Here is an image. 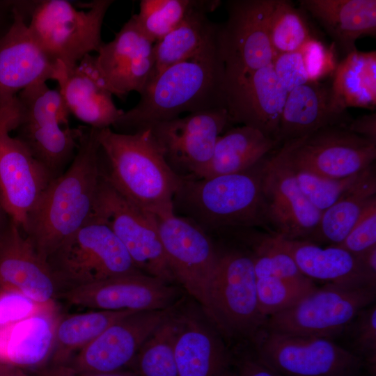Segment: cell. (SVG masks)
<instances>
[{
    "label": "cell",
    "mask_w": 376,
    "mask_h": 376,
    "mask_svg": "<svg viewBox=\"0 0 376 376\" xmlns=\"http://www.w3.org/2000/svg\"><path fill=\"white\" fill-rule=\"evenodd\" d=\"M223 376H236V375L228 370Z\"/></svg>",
    "instance_id": "11a10c76"
},
{
    "label": "cell",
    "mask_w": 376,
    "mask_h": 376,
    "mask_svg": "<svg viewBox=\"0 0 376 376\" xmlns=\"http://www.w3.org/2000/svg\"><path fill=\"white\" fill-rule=\"evenodd\" d=\"M268 31L276 55L299 51L306 42L314 38L301 11L286 0H274Z\"/></svg>",
    "instance_id": "d590c367"
},
{
    "label": "cell",
    "mask_w": 376,
    "mask_h": 376,
    "mask_svg": "<svg viewBox=\"0 0 376 376\" xmlns=\"http://www.w3.org/2000/svg\"><path fill=\"white\" fill-rule=\"evenodd\" d=\"M278 145L275 139L253 127L241 125L230 128L219 136L211 159L199 178L247 170Z\"/></svg>",
    "instance_id": "1f68e13d"
},
{
    "label": "cell",
    "mask_w": 376,
    "mask_h": 376,
    "mask_svg": "<svg viewBox=\"0 0 376 376\" xmlns=\"http://www.w3.org/2000/svg\"><path fill=\"white\" fill-rule=\"evenodd\" d=\"M11 130L0 132V201L10 220L23 231L28 217L53 179Z\"/></svg>",
    "instance_id": "44dd1931"
},
{
    "label": "cell",
    "mask_w": 376,
    "mask_h": 376,
    "mask_svg": "<svg viewBox=\"0 0 376 376\" xmlns=\"http://www.w3.org/2000/svg\"><path fill=\"white\" fill-rule=\"evenodd\" d=\"M56 308L0 329V361L13 367L40 366L51 356L57 324Z\"/></svg>",
    "instance_id": "f1b7e54d"
},
{
    "label": "cell",
    "mask_w": 376,
    "mask_h": 376,
    "mask_svg": "<svg viewBox=\"0 0 376 376\" xmlns=\"http://www.w3.org/2000/svg\"><path fill=\"white\" fill-rule=\"evenodd\" d=\"M206 315L221 331L252 338L264 327L251 253L219 251L208 294Z\"/></svg>",
    "instance_id": "9c48e42d"
},
{
    "label": "cell",
    "mask_w": 376,
    "mask_h": 376,
    "mask_svg": "<svg viewBox=\"0 0 376 376\" xmlns=\"http://www.w3.org/2000/svg\"><path fill=\"white\" fill-rule=\"evenodd\" d=\"M133 312L96 310L60 318L49 358L52 368L65 365L110 325Z\"/></svg>",
    "instance_id": "836d02e7"
},
{
    "label": "cell",
    "mask_w": 376,
    "mask_h": 376,
    "mask_svg": "<svg viewBox=\"0 0 376 376\" xmlns=\"http://www.w3.org/2000/svg\"><path fill=\"white\" fill-rule=\"evenodd\" d=\"M11 220L0 201V239L10 225Z\"/></svg>",
    "instance_id": "816d5d0a"
},
{
    "label": "cell",
    "mask_w": 376,
    "mask_h": 376,
    "mask_svg": "<svg viewBox=\"0 0 376 376\" xmlns=\"http://www.w3.org/2000/svg\"><path fill=\"white\" fill-rule=\"evenodd\" d=\"M364 272L373 286L376 283V246L357 256Z\"/></svg>",
    "instance_id": "c3c4849f"
},
{
    "label": "cell",
    "mask_w": 376,
    "mask_h": 376,
    "mask_svg": "<svg viewBox=\"0 0 376 376\" xmlns=\"http://www.w3.org/2000/svg\"><path fill=\"white\" fill-rule=\"evenodd\" d=\"M262 191L267 225L288 240H305L322 212L301 192L279 148L262 162Z\"/></svg>",
    "instance_id": "d6986e66"
},
{
    "label": "cell",
    "mask_w": 376,
    "mask_h": 376,
    "mask_svg": "<svg viewBox=\"0 0 376 376\" xmlns=\"http://www.w3.org/2000/svg\"><path fill=\"white\" fill-rule=\"evenodd\" d=\"M275 236L299 271L311 280L375 288L368 281L358 257L345 249L336 245L322 247L308 240H288L276 234Z\"/></svg>",
    "instance_id": "4316f807"
},
{
    "label": "cell",
    "mask_w": 376,
    "mask_h": 376,
    "mask_svg": "<svg viewBox=\"0 0 376 376\" xmlns=\"http://www.w3.org/2000/svg\"><path fill=\"white\" fill-rule=\"evenodd\" d=\"M113 0H95L81 10L65 0H40L30 13L28 26L33 38L54 63L66 68L97 52L105 15Z\"/></svg>",
    "instance_id": "52a82bcc"
},
{
    "label": "cell",
    "mask_w": 376,
    "mask_h": 376,
    "mask_svg": "<svg viewBox=\"0 0 376 376\" xmlns=\"http://www.w3.org/2000/svg\"><path fill=\"white\" fill-rule=\"evenodd\" d=\"M0 376H19L15 367L0 361Z\"/></svg>",
    "instance_id": "f5cc1de1"
},
{
    "label": "cell",
    "mask_w": 376,
    "mask_h": 376,
    "mask_svg": "<svg viewBox=\"0 0 376 376\" xmlns=\"http://www.w3.org/2000/svg\"><path fill=\"white\" fill-rule=\"evenodd\" d=\"M0 288L42 304L55 302L58 290L45 260L12 221L0 239Z\"/></svg>",
    "instance_id": "603a6c76"
},
{
    "label": "cell",
    "mask_w": 376,
    "mask_h": 376,
    "mask_svg": "<svg viewBox=\"0 0 376 376\" xmlns=\"http://www.w3.org/2000/svg\"><path fill=\"white\" fill-rule=\"evenodd\" d=\"M173 311V307L133 312L110 325L63 366L84 373L122 371L131 366L145 340Z\"/></svg>",
    "instance_id": "e0dca14e"
},
{
    "label": "cell",
    "mask_w": 376,
    "mask_h": 376,
    "mask_svg": "<svg viewBox=\"0 0 376 376\" xmlns=\"http://www.w3.org/2000/svg\"><path fill=\"white\" fill-rule=\"evenodd\" d=\"M93 218L107 224L143 274L176 283L159 237L155 216L136 206L102 173Z\"/></svg>",
    "instance_id": "8fae6325"
},
{
    "label": "cell",
    "mask_w": 376,
    "mask_h": 376,
    "mask_svg": "<svg viewBox=\"0 0 376 376\" xmlns=\"http://www.w3.org/2000/svg\"><path fill=\"white\" fill-rule=\"evenodd\" d=\"M256 355L283 376H355L363 361L329 338L260 330L252 338Z\"/></svg>",
    "instance_id": "30bf717a"
},
{
    "label": "cell",
    "mask_w": 376,
    "mask_h": 376,
    "mask_svg": "<svg viewBox=\"0 0 376 376\" xmlns=\"http://www.w3.org/2000/svg\"><path fill=\"white\" fill-rule=\"evenodd\" d=\"M272 65L279 81L288 93L310 81L300 51L279 54Z\"/></svg>",
    "instance_id": "f6af8a7d"
},
{
    "label": "cell",
    "mask_w": 376,
    "mask_h": 376,
    "mask_svg": "<svg viewBox=\"0 0 376 376\" xmlns=\"http://www.w3.org/2000/svg\"><path fill=\"white\" fill-rule=\"evenodd\" d=\"M35 1H13V20L0 36V107L16 102L17 94L39 83L56 81L60 65L38 45L28 26Z\"/></svg>",
    "instance_id": "2e32d148"
},
{
    "label": "cell",
    "mask_w": 376,
    "mask_h": 376,
    "mask_svg": "<svg viewBox=\"0 0 376 376\" xmlns=\"http://www.w3.org/2000/svg\"><path fill=\"white\" fill-rule=\"evenodd\" d=\"M13 6V1H0V19L1 16L6 13L10 11ZM3 33H0V36Z\"/></svg>",
    "instance_id": "db71d44e"
},
{
    "label": "cell",
    "mask_w": 376,
    "mask_h": 376,
    "mask_svg": "<svg viewBox=\"0 0 376 376\" xmlns=\"http://www.w3.org/2000/svg\"><path fill=\"white\" fill-rule=\"evenodd\" d=\"M56 81L70 114L87 126L111 127L124 113L115 105L97 68L95 56L88 54L70 68L61 64Z\"/></svg>",
    "instance_id": "cb8c5ba5"
},
{
    "label": "cell",
    "mask_w": 376,
    "mask_h": 376,
    "mask_svg": "<svg viewBox=\"0 0 376 376\" xmlns=\"http://www.w3.org/2000/svg\"><path fill=\"white\" fill-rule=\"evenodd\" d=\"M299 4L345 56L357 50L359 38L376 36L375 0H301Z\"/></svg>",
    "instance_id": "83f0119b"
},
{
    "label": "cell",
    "mask_w": 376,
    "mask_h": 376,
    "mask_svg": "<svg viewBox=\"0 0 376 376\" xmlns=\"http://www.w3.org/2000/svg\"><path fill=\"white\" fill-rule=\"evenodd\" d=\"M373 165L361 171L336 202L322 212L318 225L305 240L329 246L343 242L366 207L376 199Z\"/></svg>",
    "instance_id": "4dcf8cb0"
},
{
    "label": "cell",
    "mask_w": 376,
    "mask_h": 376,
    "mask_svg": "<svg viewBox=\"0 0 376 376\" xmlns=\"http://www.w3.org/2000/svg\"><path fill=\"white\" fill-rule=\"evenodd\" d=\"M280 149L290 166L336 179L357 175L376 159V142L344 126L320 129L282 143Z\"/></svg>",
    "instance_id": "4fadbf2b"
},
{
    "label": "cell",
    "mask_w": 376,
    "mask_h": 376,
    "mask_svg": "<svg viewBox=\"0 0 376 376\" xmlns=\"http://www.w3.org/2000/svg\"><path fill=\"white\" fill-rule=\"evenodd\" d=\"M16 100L15 137L53 179L59 176L72 161L81 133L80 127H69L70 113L60 91L39 83L19 92Z\"/></svg>",
    "instance_id": "5b68a950"
},
{
    "label": "cell",
    "mask_w": 376,
    "mask_h": 376,
    "mask_svg": "<svg viewBox=\"0 0 376 376\" xmlns=\"http://www.w3.org/2000/svg\"><path fill=\"white\" fill-rule=\"evenodd\" d=\"M98 139L102 173L116 191L155 216L174 212L182 178L166 163L150 128L130 134L104 128Z\"/></svg>",
    "instance_id": "3957f363"
},
{
    "label": "cell",
    "mask_w": 376,
    "mask_h": 376,
    "mask_svg": "<svg viewBox=\"0 0 376 376\" xmlns=\"http://www.w3.org/2000/svg\"><path fill=\"white\" fill-rule=\"evenodd\" d=\"M288 166L303 194L321 212L333 205L360 173L348 178L336 179L295 168L289 164Z\"/></svg>",
    "instance_id": "ab89813d"
},
{
    "label": "cell",
    "mask_w": 376,
    "mask_h": 376,
    "mask_svg": "<svg viewBox=\"0 0 376 376\" xmlns=\"http://www.w3.org/2000/svg\"><path fill=\"white\" fill-rule=\"evenodd\" d=\"M335 45L329 48L321 41L313 38L306 42L300 51L309 80L322 81L333 75L336 66Z\"/></svg>",
    "instance_id": "ee69618b"
},
{
    "label": "cell",
    "mask_w": 376,
    "mask_h": 376,
    "mask_svg": "<svg viewBox=\"0 0 376 376\" xmlns=\"http://www.w3.org/2000/svg\"><path fill=\"white\" fill-rule=\"evenodd\" d=\"M355 376H366V375H362V373H360V374H359V375H355Z\"/></svg>",
    "instance_id": "9f6ffc18"
},
{
    "label": "cell",
    "mask_w": 376,
    "mask_h": 376,
    "mask_svg": "<svg viewBox=\"0 0 376 376\" xmlns=\"http://www.w3.org/2000/svg\"><path fill=\"white\" fill-rule=\"evenodd\" d=\"M46 263L58 297L74 288L141 272L111 229L95 218L61 243Z\"/></svg>",
    "instance_id": "8992f818"
},
{
    "label": "cell",
    "mask_w": 376,
    "mask_h": 376,
    "mask_svg": "<svg viewBox=\"0 0 376 376\" xmlns=\"http://www.w3.org/2000/svg\"><path fill=\"white\" fill-rule=\"evenodd\" d=\"M335 101L342 108L376 109V52L357 49L337 64L331 82Z\"/></svg>",
    "instance_id": "d6a6232c"
},
{
    "label": "cell",
    "mask_w": 376,
    "mask_h": 376,
    "mask_svg": "<svg viewBox=\"0 0 376 376\" xmlns=\"http://www.w3.org/2000/svg\"><path fill=\"white\" fill-rule=\"evenodd\" d=\"M352 119L335 101L331 83L310 80L288 93L276 141L282 144L326 127H346Z\"/></svg>",
    "instance_id": "d4e9b609"
},
{
    "label": "cell",
    "mask_w": 376,
    "mask_h": 376,
    "mask_svg": "<svg viewBox=\"0 0 376 376\" xmlns=\"http://www.w3.org/2000/svg\"><path fill=\"white\" fill-rule=\"evenodd\" d=\"M225 91V107L231 124L253 127L276 141L288 92L272 64L226 83Z\"/></svg>",
    "instance_id": "7402d4cb"
},
{
    "label": "cell",
    "mask_w": 376,
    "mask_h": 376,
    "mask_svg": "<svg viewBox=\"0 0 376 376\" xmlns=\"http://www.w3.org/2000/svg\"><path fill=\"white\" fill-rule=\"evenodd\" d=\"M18 110L16 102L10 106L0 107V132L6 127L14 130L17 122Z\"/></svg>",
    "instance_id": "f907efd6"
},
{
    "label": "cell",
    "mask_w": 376,
    "mask_h": 376,
    "mask_svg": "<svg viewBox=\"0 0 376 376\" xmlns=\"http://www.w3.org/2000/svg\"><path fill=\"white\" fill-rule=\"evenodd\" d=\"M338 246L357 256L376 246V199L372 201Z\"/></svg>",
    "instance_id": "7bdbcfd3"
},
{
    "label": "cell",
    "mask_w": 376,
    "mask_h": 376,
    "mask_svg": "<svg viewBox=\"0 0 376 376\" xmlns=\"http://www.w3.org/2000/svg\"><path fill=\"white\" fill-rule=\"evenodd\" d=\"M230 124L226 109L216 108L162 121L150 128L171 170L180 178H199L219 136Z\"/></svg>",
    "instance_id": "9a60e30c"
},
{
    "label": "cell",
    "mask_w": 376,
    "mask_h": 376,
    "mask_svg": "<svg viewBox=\"0 0 376 376\" xmlns=\"http://www.w3.org/2000/svg\"><path fill=\"white\" fill-rule=\"evenodd\" d=\"M263 159L236 173L207 178H182L173 198L174 211L178 210L208 233L265 226Z\"/></svg>",
    "instance_id": "277c9868"
},
{
    "label": "cell",
    "mask_w": 376,
    "mask_h": 376,
    "mask_svg": "<svg viewBox=\"0 0 376 376\" xmlns=\"http://www.w3.org/2000/svg\"><path fill=\"white\" fill-rule=\"evenodd\" d=\"M254 246L252 256L256 279L276 277L292 281L310 279L299 269L292 258L278 244L275 234L262 235Z\"/></svg>",
    "instance_id": "74e56055"
},
{
    "label": "cell",
    "mask_w": 376,
    "mask_h": 376,
    "mask_svg": "<svg viewBox=\"0 0 376 376\" xmlns=\"http://www.w3.org/2000/svg\"><path fill=\"white\" fill-rule=\"evenodd\" d=\"M346 127L353 133L376 142V113L372 112L352 120Z\"/></svg>",
    "instance_id": "7dc6e473"
},
{
    "label": "cell",
    "mask_w": 376,
    "mask_h": 376,
    "mask_svg": "<svg viewBox=\"0 0 376 376\" xmlns=\"http://www.w3.org/2000/svg\"><path fill=\"white\" fill-rule=\"evenodd\" d=\"M177 317L172 313L149 336L131 367L136 376H178L175 357Z\"/></svg>",
    "instance_id": "e575fe53"
},
{
    "label": "cell",
    "mask_w": 376,
    "mask_h": 376,
    "mask_svg": "<svg viewBox=\"0 0 376 376\" xmlns=\"http://www.w3.org/2000/svg\"><path fill=\"white\" fill-rule=\"evenodd\" d=\"M80 130L72 161L61 175L50 181L22 231L45 261L93 217L102 177L100 129L81 126Z\"/></svg>",
    "instance_id": "6da1fadb"
},
{
    "label": "cell",
    "mask_w": 376,
    "mask_h": 376,
    "mask_svg": "<svg viewBox=\"0 0 376 376\" xmlns=\"http://www.w3.org/2000/svg\"><path fill=\"white\" fill-rule=\"evenodd\" d=\"M375 288L327 283L316 286L287 309L267 318L264 327L279 334L331 338L373 304Z\"/></svg>",
    "instance_id": "ba28073f"
},
{
    "label": "cell",
    "mask_w": 376,
    "mask_h": 376,
    "mask_svg": "<svg viewBox=\"0 0 376 376\" xmlns=\"http://www.w3.org/2000/svg\"><path fill=\"white\" fill-rule=\"evenodd\" d=\"M176 317L178 376H223L229 370L231 360L214 329L194 315Z\"/></svg>",
    "instance_id": "484cf974"
},
{
    "label": "cell",
    "mask_w": 376,
    "mask_h": 376,
    "mask_svg": "<svg viewBox=\"0 0 376 376\" xmlns=\"http://www.w3.org/2000/svg\"><path fill=\"white\" fill-rule=\"evenodd\" d=\"M352 352L363 362L370 376L376 367V306L372 304L359 313L352 322Z\"/></svg>",
    "instance_id": "60d3db41"
},
{
    "label": "cell",
    "mask_w": 376,
    "mask_h": 376,
    "mask_svg": "<svg viewBox=\"0 0 376 376\" xmlns=\"http://www.w3.org/2000/svg\"><path fill=\"white\" fill-rule=\"evenodd\" d=\"M154 42L138 26L132 15L95 56L98 72L112 95L119 98L139 94L150 81L155 66Z\"/></svg>",
    "instance_id": "ffe728a7"
},
{
    "label": "cell",
    "mask_w": 376,
    "mask_h": 376,
    "mask_svg": "<svg viewBox=\"0 0 376 376\" xmlns=\"http://www.w3.org/2000/svg\"><path fill=\"white\" fill-rule=\"evenodd\" d=\"M198 0H141L133 15L143 34L155 43L174 29Z\"/></svg>",
    "instance_id": "8d00e7d4"
},
{
    "label": "cell",
    "mask_w": 376,
    "mask_h": 376,
    "mask_svg": "<svg viewBox=\"0 0 376 376\" xmlns=\"http://www.w3.org/2000/svg\"><path fill=\"white\" fill-rule=\"evenodd\" d=\"M218 33L219 29L196 55L166 68L149 81L136 105L124 111L112 126L116 132L134 133L185 112L226 108L225 66Z\"/></svg>",
    "instance_id": "7a4b0ae2"
},
{
    "label": "cell",
    "mask_w": 376,
    "mask_h": 376,
    "mask_svg": "<svg viewBox=\"0 0 376 376\" xmlns=\"http://www.w3.org/2000/svg\"><path fill=\"white\" fill-rule=\"evenodd\" d=\"M46 376H136L132 372H114L109 373H84L72 370L65 366L52 368Z\"/></svg>",
    "instance_id": "681fc988"
},
{
    "label": "cell",
    "mask_w": 376,
    "mask_h": 376,
    "mask_svg": "<svg viewBox=\"0 0 376 376\" xmlns=\"http://www.w3.org/2000/svg\"><path fill=\"white\" fill-rule=\"evenodd\" d=\"M180 292L173 284L142 272L120 275L60 294L75 306L103 311H156L173 308Z\"/></svg>",
    "instance_id": "ac0fdd59"
},
{
    "label": "cell",
    "mask_w": 376,
    "mask_h": 376,
    "mask_svg": "<svg viewBox=\"0 0 376 376\" xmlns=\"http://www.w3.org/2000/svg\"><path fill=\"white\" fill-rule=\"evenodd\" d=\"M220 3L198 0L174 29L154 44L155 66L150 81L166 68L196 55L215 36L219 25L208 19L207 13Z\"/></svg>",
    "instance_id": "f546056e"
},
{
    "label": "cell",
    "mask_w": 376,
    "mask_h": 376,
    "mask_svg": "<svg viewBox=\"0 0 376 376\" xmlns=\"http://www.w3.org/2000/svg\"><path fill=\"white\" fill-rule=\"evenodd\" d=\"M236 376H283L262 361L256 354L237 360Z\"/></svg>",
    "instance_id": "bcb514c9"
},
{
    "label": "cell",
    "mask_w": 376,
    "mask_h": 376,
    "mask_svg": "<svg viewBox=\"0 0 376 376\" xmlns=\"http://www.w3.org/2000/svg\"><path fill=\"white\" fill-rule=\"evenodd\" d=\"M155 218L164 251L176 283L206 313L209 289L219 250L209 233L190 219L175 212Z\"/></svg>",
    "instance_id": "5bb4252c"
},
{
    "label": "cell",
    "mask_w": 376,
    "mask_h": 376,
    "mask_svg": "<svg viewBox=\"0 0 376 376\" xmlns=\"http://www.w3.org/2000/svg\"><path fill=\"white\" fill-rule=\"evenodd\" d=\"M55 302L42 304L24 294L0 288V329L40 313L56 308Z\"/></svg>",
    "instance_id": "b9f144b4"
},
{
    "label": "cell",
    "mask_w": 376,
    "mask_h": 376,
    "mask_svg": "<svg viewBox=\"0 0 376 376\" xmlns=\"http://www.w3.org/2000/svg\"><path fill=\"white\" fill-rule=\"evenodd\" d=\"M315 287L311 279L292 281L276 277L256 279L260 313L267 319L290 307Z\"/></svg>",
    "instance_id": "f35d334b"
},
{
    "label": "cell",
    "mask_w": 376,
    "mask_h": 376,
    "mask_svg": "<svg viewBox=\"0 0 376 376\" xmlns=\"http://www.w3.org/2000/svg\"><path fill=\"white\" fill-rule=\"evenodd\" d=\"M274 0H230L228 18L219 25L218 39L226 83L273 63L277 56L269 37Z\"/></svg>",
    "instance_id": "7c38bea8"
}]
</instances>
